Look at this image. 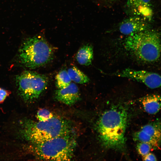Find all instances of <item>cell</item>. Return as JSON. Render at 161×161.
Instances as JSON below:
<instances>
[{
	"instance_id": "6da1fadb",
	"label": "cell",
	"mask_w": 161,
	"mask_h": 161,
	"mask_svg": "<svg viewBox=\"0 0 161 161\" xmlns=\"http://www.w3.org/2000/svg\"><path fill=\"white\" fill-rule=\"evenodd\" d=\"M72 121L67 119L53 116L45 121H36L30 119L23 120L20 134L30 143L44 142L61 135L76 133Z\"/></svg>"
},
{
	"instance_id": "7a4b0ae2",
	"label": "cell",
	"mask_w": 161,
	"mask_h": 161,
	"mask_svg": "<svg viewBox=\"0 0 161 161\" xmlns=\"http://www.w3.org/2000/svg\"><path fill=\"white\" fill-rule=\"evenodd\" d=\"M127 120V112L121 107L112 108L103 114L98 122L97 130L104 146L119 150L123 149Z\"/></svg>"
},
{
	"instance_id": "3957f363",
	"label": "cell",
	"mask_w": 161,
	"mask_h": 161,
	"mask_svg": "<svg viewBox=\"0 0 161 161\" xmlns=\"http://www.w3.org/2000/svg\"><path fill=\"white\" fill-rule=\"evenodd\" d=\"M124 45L127 51L144 62L155 61L160 56V38L155 31L147 29L131 34L126 38Z\"/></svg>"
},
{
	"instance_id": "277c9868",
	"label": "cell",
	"mask_w": 161,
	"mask_h": 161,
	"mask_svg": "<svg viewBox=\"0 0 161 161\" xmlns=\"http://www.w3.org/2000/svg\"><path fill=\"white\" fill-rule=\"evenodd\" d=\"M76 133L66 134L30 143L31 149L36 157L42 160H70L76 147Z\"/></svg>"
},
{
	"instance_id": "5b68a950",
	"label": "cell",
	"mask_w": 161,
	"mask_h": 161,
	"mask_svg": "<svg viewBox=\"0 0 161 161\" xmlns=\"http://www.w3.org/2000/svg\"><path fill=\"white\" fill-rule=\"evenodd\" d=\"M54 55L52 47L43 36L38 35L28 38L23 42L18 56L21 65L31 69L49 63Z\"/></svg>"
},
{
	"instance_id": "8992f818",
	"label": "cell",
	"mask_w": 161,
	"mask_h": 161,
	"mask_svg": "<svg viewBox=\"0 0 161 161\" xmlns=\"http://www.w3.org/2000/svg\"><path fill=\"white\" fill-rule=\"evenodd\" d=\"M15 80L19 95L27 102L38 99L46 89L48 83L46 76L29 71L18 75Z\"/></svg>"
},
{
	"instance_id": "52a82bcc",
	"label": "cell",
	"mask_w": 161,
	"mask_h": 161,
	"mask_svg": "<svg viewBox=\"0 0 161 161\" xmlns=\"http://www.w3.org/2000/svg\"><path fill=\"white\" fill-rule=\"evenodd\" d=\"M113 75L142 82L152 89L161 86V76L154 72L127 68L115 73Z\"/></svg>"
},
{
	"instance_id": "ba28073f",
	"label": "cell",
	"mask_w": 161,
	"mask_h": 161,
	"mask_svg": "<svg viewBox=\"0 0 161 161\" xmlns=\"http://www.w3.org/2000/svg\"><path fill=\"white\" fill-rule=\"evenodd\" d=\"M80 97L78 86L71 82L65 88L58 89L55 93V98L57 100L68 105L76 103L80 100Z\"/></svg>"
},
{
	"instance_id": "9c48e42d",
	"label": "cell",
	"mask_w": 161,
	"mask_h": 161,
	"mask_svg": "<svg viewBox=\"0 0 161 161\" xmlns=\"http://www.w3.org/2000/svg\"><path fill=\"white\" fill-rule=\"evenodd\" d=\"M148 29V25L143 19L137 16L129 18L120 24L119 30L122 34L129 35Z\"/></svg>"
},
{
	"instance_id": "30bf717a",
	"label": "cell",
	"mask_w": 161,
	"mask_h": 161,
	"mask_svg": "<svg viewBox=\"0 0 161 161\" xmlns=\"http://www.w3.org/2000/svg\"><path fill=\"white\" fill-rule=\"evenodd\" d=\"M144 109L147 113L155 114L161 109V96L156 94L148 95L140 100Z\"/></svg>"
},
{
	"instance_id": "8fae6325",
	"label": "cell",
	"mask_w": 161,
	"mask_h": 161,
	"mask_svg": "<svg viewBox=\"0 0 161 161\" xmlns=\"http://www.w3.org/2000/svg\"><path fill=\"white\" fill-rule=\"evenodd\" d=\"M76 59L80 65L89 66L92 63L93 58V50L92 46L87 44L81 47L78 51Z\"/></svg>"
},
{
	"instance_id": "7c38bea8",
	"label": "cell",
	"mask_w": 161,
	"mask_h": 161,
	"mask_svg": "<svg viewBox=\"0 0 161 161\" xmlns=\"http://www.w3.org/2000/svg\"><path fill=\"white\" fill-rule=\"evenodd\" d=\"M151 0H128L126 6L133 11L137 14H143L150 6Z\"/></svg>"
},
{
	"instance_id": "4fadbf2b",
	"label": "cell",
	"mask_w": 161,
	"mask_h": 161,
	"mask_svg": "<svg viewBox=\"0 0 161 161\" xmlns=\"http://www.w3.org/2000/svg\"><path fill=\"white\" fill-rule=\"evenodd\" d=\"M67 71L71 80L77 83L84 84L90 81L89 77L75 66L69 68Z\"/></svg>"
},
{
	"instance_id": "5bb4252c",
	"label": "cell",
	"mask_w": 161,
	"mask_h": 161,
	"mask_svg": "<svg viewBox=\"0 0 161 161\" xmlns=\"http://www.w3.org/2000/svg\"><path fill=\"white\" fill-rule=\"evenodd\" d=\"M133 138L135 141L149 144L155 148L160 147V142L141 130L134 133Z\"/></svg>"
},
{
	"instance_id": "9a60e30c",
	"label": "cell",
	"mask_w": 161,
	"mask_h": 161,
	"mask_svg": "<svg viewBox=\"0 0 161 161\" xmlns=\"http://www.w3.org/2000/svg\"><path fill=\"white\" fill-rule=\"evenodd\" d=\"M150 136L161 142V125L159 123H154L143 126L141 129Z\"/></svg>"
},
{
	"instance_id": "2e32d148",
	"label": "cell",
	"mask_w": 161,
	"mask_h": 161,
	"mask_svg": "<svg viewBox=\"0 0 161 161\" xmlns=\"http://www.w3.org/2000/svg\"><path fill=\"white\" fill-rule=\"evenodd\" d=\"M56 85L58 89H62L68 86L71 80L67 71L63 69L60 71L55 77Z\"/></svg>"
},
{
	"instance_id": "e0dca14e",
	"label": "cell",
	"mask_w": 161,
	"mask_h": 161,
	"mask_svg": "<svg viewBox=\"0 0 161 161\" xmlns=\"http://www.w3.org/2000/svg\"><path fill=\"white\" fill-rule=\"evenodd\" d=\"M152 147L149 144L139 142L137 145V149L138 153L143 157L149 153Z\"/></svg>"
},
{
	"instance_id": "ac0fdd59",
	"label": "cell",
	"mask_w": 161,
	"mask_h": 161,
	"mask_svg": "<svg viewBox=\"0 0 161 161\" xmlns=\"http://www.w3.org/2000/svg\"><path fill=\"white\" fill-rule=\"evenodd\" d=\"M54 116L53 114L50 111L46 109H41L37 112V117L39 121H45Z\"/></svg>"
},
{
	"instance_id": "d6986e66",
	"label": "cell",
	"mask_w": 161,
	"mask_h": 161,
	"mask_svg": "<svg viewBox=\"0 0 161 161\" xmlns=\"http://www.w3.org/2000/svg\"><path fill=\"white\" fill-rule=\"evenodd\" d=\"M10 93L9 91L0 87V102H3Z\"/></svg>"
},
{
	"instance_id": "ffe728a7",
	"label": "cell",
	"mask_w": 161,
	"mask_h": 161,
	"mask_svg": "<svg viewBox=\"0 0 161 161\" xmlns=\"http://www.w3.org/2000/svg\"><path fill=\"white\" fill-rule=\"evenodd\" d=\"M143 160L144 161H157V158L154 154L149 153L143 157Z\"/></svg>"
},
{
	"instance_id": "44dd1931",
	"label": "cell",
	"mask_w": 161,
	"mask_h": 161,
	"mask_svg": "<svg viewBox=\"0 0 161 161\" xmlns=\"http://www.w3.org/2000/svg\"><path fill=\"white\" fill-rule=\"evenodd\" d=\"M104 0L105 1H112L113 0Z\"/></svg>"
}]
</instances>
